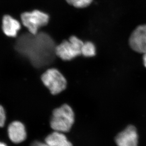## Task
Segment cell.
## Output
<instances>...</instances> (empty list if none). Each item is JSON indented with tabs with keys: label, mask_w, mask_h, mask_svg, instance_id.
Returning a JSON list of instances; mask_svg holds the SVG:
<instances>
[{
	"label": "cell",
	"mask_w": 146,
	"mask_h": 146,
	"mask_svg": "<svg viewBox=\"0 0 146 146\" xmlns=\"http://www.w3.org/2000/svg\"><path fill=\"white\" fill-rule=\"evenodd\" d=\"M31 146H48L46 143H43L41 142H38V141H35L33 142Z\"/></svg>",
	"instance_id": "4fadbf2b"
},
{
	"label": "cell",
	"mask_w": 146,
	"mask_h": 146,
	"mask_svg": "<svg viewBox=\"0 0 146 146\" xmlns=\"http://www.w3.org/2000/svg\"><path fill=\"white\" fill-rule=\"evenodd\" d=\"M41 79L43 84L53 95L58 94L66 88V79L56 68L48 69L42 74Z\"/></svg>",
	"instance_id": "277c9868"
},
{
	"label": "cell",
	"mask_w": 146,
	"mask_h": 146,
	"mask_svg": "<svg viewBox=\"0 0 146 146\" xmlns=\"http://www.w3.org/2000/svg\"><path fill=\"white\" fill-rule=\"evenodd\" d=\"M129 44L134 51L146 53V24L138 26L129 38Z\"/></svg>",
	"instance_id": "5b68a950"
},
{
	"label": "cell",
	"mask_w": 146,
	"mask_h": 146,
	"mask_svg": "<svg viewBox=\"0 0 146 146\" xmlns=\"http://www.w3.org/2000/svg\"><path fill=\"white\" fill-rule=\"evenodd\" d=\"M0 146H7L5 144L3 143H1V142H0Z\"/></svg>",
	"instance_id": "9a60e30c"
},
{
	"label": "cell",
	"mask_w": 146,
	"mask_h": 146,
	"mask_svg": "<svg viewBox=\"0 0 146 146\" xmlns=\"http://www.w3.org/2000/svg\"><path fill=\"white\" fill-rule=\"evenodd\" d=\"M74 115L72 108L64 104L55 109L52 113L51 127L58 132H68L74 123Z\"/></svg>",
	"instance_id": "6da1fadb"
},
{
	"label": "cell",
	"mask_w": 146,
	"mask_h": 146,
	"mask_svg": "<svg viewBox=\"0 0 146 146\" xmlns=\"http://www.w3.org/2000/svg\"><path fill=\"white\" fill-rule=\"evenodd\" d=\"M8 133L10 139L16 143L23 142L26 138L25 127L20 121H14L9 125Z\"/></svg>",
	"instance_id": "ba28073f"
},
{
	"label": "cell",
	"mask_w": 146,
	"mask_h": 146,
	"mask_svg": "<svg viewBox=\"0 0 146 146\" xmlns=\"http://www.w3.org/2000/svg\"><path fill=\"white\" fill-rule=\"evenodd\" d=\"M21 28L20 22L11 16L6 15L2 20V29L6 35L10 37L16 36Z\"/></svg>",
	"instance_id": "52a82bcc"
},
{
	"label": "cell",
	"mask_w": 146,
	"mask_h": 146,
	"mask_svg": "<svg viewBox=\"0 0 146 146\" xmlns=\"http://www.w3.org/2000/svg\"><path fill=\"white\" fill-rule=\"evenodd\" d=\"M143 60L144 65L146 68V53L144 54Z\"/></svg>",
	"instance_id": "5bb4252c"
},
{
	"label": "cell",
	"mask_w": 146,
	"mask_h": 146,
	"mask_svg": "<svg viewBox=\"0 0 146 146\" xmlns=\"http://www.w3.org/2000/svg\"><path fill=\"white\" fill-rule=\"evenodd\" d=\"M81 55L86 57H92L96 55V48L94 44L90 41L84 43L81 49Z\"/></svg>",
	"instance_id": "30bf717a"
},
{
	"label": "cell",
	"mask_w": 146,
	"mask_h": 146,
	"mask_svg": "<svg viewBox=\"0 0 146 146\" xmlns=\"http://www.w3.org/2000/svg\"><path fill=\"white\" fill-rule=\"evenodd\" d=\"M45 141L48 146H73L63 133L58 131L48 135Z\"/></svg>",
	"instance_id": "9c48e42d"
},
{
	"label": "cell",
	"mask_w": 146,
	"mask_h": 146,
	"mask_svg": "<svg viewBox=\"0 0 146 146\" xmlns=\"http://www.w3.org/2000/svg\"><path fill=\"white\" fill-rule=\"evenodd\" d=\"M5 119V112L3 106L0 105V127H3L4 126Z\"/></svg>",
	"instance_id": "7c38bea8"
},
{
	"label": "cell",
	"mask_w": 146,
	"mask_h": 146,
	"mask_svg": "<svg viewBox=\"0 0 146 146\" xmlns=\"http://www.w3.org/2000/svg\"><path fill=\"white\" fill-rule=\"evenodd\" d=\"M83 44V41L75 36H72L68 40H65L56 46V54L63 60H71L81 55Z\"/></svg>",
	"instance_id": "7a4b0ae2"
},
{
	"label": "cell",
	"mask_w": 146,
	"mask_h": 146,
	"mask_svg": "<svg viewBox=\"0 0 146 146\" xmlns=\"http://www.w3.org/2000/svg\"><path fill=\"white\" fill-rule=\"evenodd\" d=\"M66 2L77 8H84L90 5L93 0H66Z\"/></svg>",
	"instance_id": "8fae6325"
},
{
	"label": "cell",
	"mask_w": 146,
	"mask_h": 146,
	"mask_svg": "<svg viewBox=\"0 0 146 146\" xmlns=\"http://www.w3.org/2000/svg\"><path fill=\"white\" fill-rule=\"evenodd\" d=\"M49 20V15L39 10L25 12L21 15L22 23L33 35L38 34L39 29L47 25Z\"/></svg>",
	"instance_id": "3957f363"
},
{
	"label": "cell",
	"mask_w": 146,
	"mask_h": 146,
	"mask_svg": "<svg viewBox=\"0 0 146 146\" xmlns=\"http://www.w3.org/2000/svg\"><path fill=\"white\" fill-rule=\"evenodd\" d=\"M115 142L118 146H138V134L136 129L129 125L117 135Z\"/></svg>",
	"instance_id": "8992f818"
}]
</instances>
